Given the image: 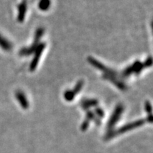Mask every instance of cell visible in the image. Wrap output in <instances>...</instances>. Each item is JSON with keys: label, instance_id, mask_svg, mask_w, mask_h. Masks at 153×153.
<instances>
[{"label": "cell", "instance_id": "obj_1", "mask_svg": "<svg viewBox=\"0 0 153 153\" xmlns=\"http://www.w3.org/2000/svg\"><path fill=\"white\" fill-rule=\"evenodd\" d=\"M87 60L88 62L90 63L93 67H94V68L98 69L100 71L104 72V74H103V78L104 79L108 80L111 83L114 84V85L116 86L118 89H121L123 91L126 90V84L120 79H118V74L114 70H112V69L109 68H107L104 64L101 63L99 61L96 60V59H94L92 57H89Z\"/></svg>", "mask_w": 153, "mask_h": 153}, {"label": "cell", "instance_id": "obj_2", "mask_svg": "<svg viewBox=\"0 0 153 153\" xmlns=\"http://www.w3.org/2000/svg\"><path fill=\"white\" fill-rule=\"evenodd\" d=\"M44 33V29L43 28H38L36 31L35 34V40H34L33 43L31 44L30 47L28 48H24L21 49L19 55L21 56H28V55H31L32 53L35 52L36 49L37 48L38 43H39L40 40L42 38Z\"/></svg>", "mask_w": 153, "mask_h": 153}, {"label": "cell", "instance_id": "obj_3", "mask_svg": "<svg viewBox=\"0 0 153 153\" xmlns=\"http://www.w3.org/2000/svg\"><path fill=\"white\" fill-rule=\"evenodd\" d=\"M145 122H146V120H145L140 119V120H136V121H133V122H132V123L126 124V125L122 126L121 128H120L119 129H118L117 131H114L111 132V133L108 135L107 137L109 139V138H111V137L116 136V135H118V134H122V133H126V132L131 131V130L135 129V128H138V127H140V126H143V124L145 123Z\"/></svg>", "mask_w": 153, "mask_h": 153}, {"label": "cell", "instance_id": "obj_4", "mask_svg": "<svg viewBox=\"0 0 153 153\" xmlns=\"http://www.w3.org/2000/svg\"><path fill=\"white\" fill-rule=\"evenodd\" d=\"M45 47H46V44L45 43H41L38 44L37 48L36 49L35 52H34V57L33 60H32L31 63L30 65L29 69L30 72H33L36 70L38 65V62H39L40 59H41L43 50L45 49Z\"/></svg>", "mask_w": 153, "mask_h": 153}, {"label": "cell", "instance_id": "obj_5", "mask_svg": "<svg viewBox=\"0 0 153 153\" xmlns=\"http://www.w3.org/2000/svg\"><path fill=\"white\" fill-rule=\"evenodd\" d=\"M123 111H124V107L121 104H118L117 106H116L114 111L113 113L112 116H111L109 121H108V126H108V128L109 129L110 131H111V129L114 127L115 125H116V123L120 120Z\"/></svg>", "mask_w": 153, "mask_h": 153}, {"label": "cell", "instance_id": "obj_6", "mask_svg": "<svg viewBox=\"0 0 153 153\" xmlns=\"http://www.w3.org/2000/svg\"><path fill=\"white\" fill-rule=\"evenodd\" d=\"M28 9V1L27 0H22V1L19 4L18 6L19 14L17 16L18 22L22 23L24 21L25 16H26V11Z\"/></svg>", "mask_w": 153, "mask_h": 153}, {"label": "cell", "instance_id": "obj_7", "mask_svg": "<svg viewBox=\"0 0 153 153\" xmlns=\"http://www.w3.org/2000/svg\"><path fill=\"white\" fill-rule=\"evenodd\" d=\"M16 98L17 100L19 101V104L21 105V106L22 107V108L24 109H27L29 107V103L27 100V98H26V95L24 94V92L21 91H18L16 92Z\"/></svg>", "mask_w": 153, "mask_h": 153}, {"label": "cell", "instance_id": "obj_8", "mask_svg": "<svg viewBox=\"0 0 153 153\" xmlns=\"http://www.w3.org/2000/svg\"><path fill=\"white\" fill-rule=\"evenodd\" d=\"M98 105V101L96 99H85L82 101L81 106L84 110H88L91 107Z\"/></svg>", "mask_w": 153, "mask_h": 153}, {"label": "cell", "instance_id": "obj_9", "mask_svg": "<svg viewBox=\"0 0 153 153\" xmlns=\"http://www.w3.org/2000/svg\"><path fill=\"white\" fill-rule=\"evenodd\" d=\"M0 47L2 48L4 51H10L12 49V44L9 42L7 38L3 37L0 34Z\"/></svg>", "mask_w": 153, "mask_h": 153}, {"label": "cell", "instance_id": "obj_10", "mask_svg": "<svg viewBox=\"0 0 153 153\" xmlns=\"http://www.w3.org/2000/svg\"><path fill=\"white\" fill-rule=\"evenodd\" d=\"M51 0H39L38 2V8L41 11H47L51 7Z\"/></svg>", "mask_w": 153, "mask_h": 153}, {"label": "cell", "instance_id": "obj_11", "mask_svg": "<svg viewBox=\"0 0 153 153\" xmlns=\"http://www.w3.org/2000/svg\"><path fill=\"white\" fill-rule=\"evenodd\" d=\"M75 94L73 93V91L72 90H68L66 91L65 92L64 94V97L66 101H71L73 100L74 99V97H75Z\"/></svg>", "mask_w": 153, "mask_h": 153}, {"label": "cell", "instance_id": "obj_12", "mask_svg": "<svg viewBox=\"0 0 153 153\" xmlns=\"http://www.w3.org/2000/svg\"><path fill=\"white\" fill-rule=\"evenodd\" d=\"M83 85H84V82L82 81V80H80V81H79L77 82V83H76L75 87H74L73 89H72V91H73V93L75 95L77 94L78 93L80 92V91H81V89H82V87H83Z\"/></svg>", "mask_w": 153, "mask_h": 153}, {"label": "cell", "instance_id": "obj_13", "mask_svg": "<svg viewBox=\"0 0 153 153\" xmlns=\"http://www.w3.org/2000/svg\"><path fill=\"white\" fill-rule=\"evenodd\" d=\"M145 109L146 111V112L148 113V115H151L152 114V106H151V104L150 103V101H146L145 102Z\"/></svg>", "mask_w": 153, "mask_h": 153}, {"label": "cell", "instance_id": "obj_14", "mask_svg": "<svg viewBox=\"0 0 153 153\" xmlns=\"http://www.w3.org/2000/svg\"><path fill=\"white\" fill-rule=\"evenodd\" d=\"M95 113H97V116H99V118H103L104 116V111H103L102 108H97L95 109Z\"/></svg>", "mask_w": 153, "mask_h": 153}, {"label": "cell", "instance_id": "obj_15", "mask_svg": "<svg viewBox=\"0 0 153 153\" xmlns=\"http://www.w3.org/2000/svg\"><path fill=\"white\" fill-rule=\"evenodd\" d=\"M152 57H149L148 58L146 59V60H145V62L143 63V65H144L145 68V67H151L152 66Z\"/></svg>", "mask_w": 153, "mask_h": 153}, {"label": "cell", "instance_id": "obj_16", "mask_svg": "<svg viewBox=\"0 0 153 153\" xmlns=\"http://www.w3.org/2000/svg\"><path fill=\"white\" fill-rule=\"evenodd\" d=\"M89 120H88L87 119H86L85 121L83 122V123H82V129L83 130V131H85L87 130V128L88 127H89Z\"/></svg>", "mask_w": 153, "mask_h": 153}]
</instances>
